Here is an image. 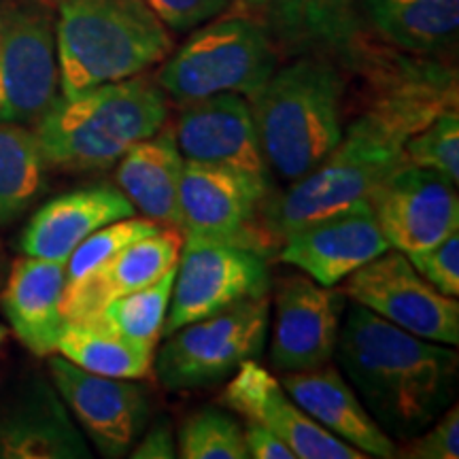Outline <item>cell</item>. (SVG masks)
Instances as JSON below:
<instances>
[{"label": "cell", "mask_w": 459, "mask_h": 459, "mask_svg": "<svg viewBox=\"0 0 459 459\" xmlns=\"http://www.w3.org/2000/svg\"><path fill=\"white\" fill-rule=\"evenodd\" d=\"M338 370L389 438L409 440L451 406L459 358L361 304L347 311L334 349Z\"/></svg>", "instance_id": "1"}, {"label": "cell", "mask_w": 459, "mask_h": 459, "mask_svg": "<svg viewBox=\"0 0 459 459\" xmlns=\"http://www.w3.org/2000/svg\"><path fill=\"white\" fill-rule=\"evenodd\" d=\"M169 115L164 90L134 77L96 85L65 99L37 119L39 147L48 166L62 170L111 169L136 143L162 128Z\"/></svg>", "instance_id": "2"}, {"label": "cell", "mask_w": 459, "mask_h": 459, "mask_svg": "<svg viewBox=\"0 0 459 459\" xmlns=\"http://www.w3.org/2000/svg\"><path fill=\"white\" fill-rule=\"evenodd\" d=\"M344 88L334 62L302 56L247 99L264 160L281 181L302 179L341 143Z\"/></svg>", "instance_id": "3"}, {"label": "cell", "mask_w": 459, "mask_h": 459, "mask_svg": "<svg viewBox=\"0 0 459 459\" xmlns=\"http://www.w3.org/2000/svg\"><path fill=\"white\" fill-rule=\"evenodd\" d=\"M172 51L170 28L143 0H57L60 96L145 73Z\"/></svg>", "instance_id": "4"}, {"label": "cell", "mask_w": 459, "mask_h": 459, "mask_svg": "<svg viewBox=\"0 0 459 459\" xmlns=\"http://www.w3.org/2000/svg\"><path fill=\"white\" fill-rule=\"evenodd\" d=\"M279 49L254 15H226L196 28L158 73L181 105L217 94L254 96L277 71Z\"/></svg>", "instance_id": "5"}, {"label": "cell", "mask_w": 459, "mask_h": 459, "mask_svg": "<svg viewBox=\"0 0 459 459\" xmlns=\"http://www.w3.org/2000/svg\"><path fill=\"white\" fill-rule=\"evenodd\" d=\"M271 328L268 296L247 298L169 334L153 358L158 381L170 392H192L226 381L247 359H257Z\"/></svg>", "instance_id": "6"}, {"label": "cell", "mask_w": 459, "mask_h": 459, "mask_svg": "<svg viewBox=\"0 0 459 459\" xmlns=\"http://www.w3.org/2000/svg\"><path fill=\"white\" fill-rule=\"evenodd\" d=\"M268 262L254 247L183 234L162 336L247 298L268 296Z\"/></svg>", "instance_id": "7"}, {"label": "cell", "mask_w": 459, "mask_h": 459, "mask_svg": "<svg viewBox=\"0 0 459 459\" xmlns=\"http://www.w3.org/2000/svg\"><path fill=\"white\" fill-rule=\"evenodd\" d=\"M60 96L56 28L34 0H0V124L37 122Z\"/></svg>", "instance_id": "8"}, {"label": "cell", "mask_w": 459, "mask_h": 459, "mask_svg": "<svg viewBox=\"0 0 459 459\" xmlns=\"http://www.w3.org/2000/svg\"><path fill=\"white\" fill-rule=\"evenodd\" d=\"M342 294L419 338L457 347L459 302L419 274L406 254L387 249L349 274Z\"/></svg>", "instance_id": "9"}, {"label": "cell", "mask_w": 459, "mask_h": 459, "mask_svg": "<svg viewBox=\"0 0 459 459\" xmlns=\"http://www.w3.org/2000/svg\"><path fill=\"white\" fill-rule=\"evenodd\" d=\"M49 375L100 455L108 459L128 455L152 415L147 389L132 378L94 375L66 358H51Z\"/></svg>", "instance_id": "10"}, {"label": "cell", "mask_w": 459, "mask_h": 459, "mask_svg": "<svg viewBox=\"0 0 459 459\" xmlns=\"http://www.w3.org/2000/svg\"><path fill=\"white\" fill-rule=\"evenodd\" d=\"M368 203L392 249H429L459 230L455 186L440 172L400 164L372 189Z\"/></svg>", "instance_id": "11"}, {"label": "cell", "mask_w": 459, "mask_h": 459, "mask_svg": "<svg viewBox=\"0 0 459 459\" xmlns=\"http://www.w3.org/2000/svg\"><path fill=\"white\" fill-rule=\"evenodd\" d=\"M271 32L277 49L325 57L359 73L368 48L355 0H240Z\"/></svg>", "instance_id": "12"}, {"label": "cell", "mask_w": 459, "mask_h": 459, "mask_svg": "<svg viewBox=\"0 0 459 459\" xmlns=\"http://www.w3.org/2000/svg\"><path fill=\"white\" fill-rule=\"evenodd\" d=\"M268 198L266 189L238 170L186 160L179 183V230L181 234L232 240L264 254L254 226Z\"/></svg>", "instance_id": "13"}, {"label": "cell", "mask_w": 459, "mask_h": 459, "mask_svg": "<svg viewBox=\"0 0 459 459\" xmlns=\"http://www.w3.org/2000/svg\"><path fill=\"white\" fill-rule=\"evenodd\" d=\"M175 139L186 160L228 166L271 194L273 172L264 160L254 115L245 96L217 94L183 105Z\"/></svg>", "instance_id": "14"}, {"label": "cell", "mask_w": 459, "mask_h": 459, "mask_svg": "<svg viewBox=\"0 0 459 459\" xmlns=\"http://www.w3.org/2000/svg\"><path fill=\"white\" fill-rule=\"evenodd\" d=\"M281 243V262L291 264L324 287H336L364 264L392 249L368 200L304 223Z\"/></svg>", "instance_id": "15"}, {"label": "cell", "mask_w": 459, "mask_h": 459, "mask_svg": "<svg viewBox=\"0 0 459 459\" xmlns=\"http://www.w3.org/2000/svg\"><path fill=\"white\" fill-rule=\"evenodd\" d=\"M220 400L249 423H257L283 440L298 459L366 457L307 415L285 392L279 378L257 364V359H247L238 366L223 387Z\"/></svg>", "instance_id": "16"}, {"label": "cell", "mask_w": 459, "mask_h": 459, "mask_svg": "<svg viewBox=\"0 0 459 459\" xmlns=\"http://www.w3.org/2000/svg\"><path fill=\"white\" fill-rule=\"evenodd\" d=\"M344 294L311 277H287L274 298L271 364L279 372H302L328 364L341 332Z\"/></svg>", "instance_id": "17"}, {"label": "cell", "mask_w": 459, "mask_h": 459, "mask_svg": "<svg viewBox=\"0 0 459 459\" xmlns=\"http://www.w3.org/2000/svg\"><path fill=\"white\" fill-rule=\"evenodd\" d=\"M3 459H90L91 449L56 385L34 377L0 406Z\"/></svg>", "instance_id": "18"}, {"label": "cell", "mask_w": 459, "mask_h": 459, "mask_svg": "<svg viewBox=\"0 0 459 459\" xmlns=\"http://www.w3.org/2000/svg\"><path fill=\"white\" fill-rule=\"evenodd\" d=\"M183 234L179 228L158 230L119 251L99 271L66 285L62 294V315L66 321L90 319L115 298L156 283L179 262Z\"/></svg>", "instance_id": "19"}, {"label": "cell", "mask_w": 459, "mask_h": 459, "mask_svg": "<svg viewBox=\"0 0 459 459\" xmlns=\"http://www.w3.org/2000/svg\"><path fill=\"white\" fill-rule=\"evenodd\" d=\"M281 385L307 415L342 443L351 445L366 457H395V440L370 417L338 366H330L328 361L313 370L285 372Z\"/></svg>", "instance_id": "20"}, {"label": "cell", "mask_w": 459, "mask_h": 459, "mask_svg": "<svg viewBox=\"0 0 459 459\" xmlns=\"http://www.w3.org/2000/svg\"><path fill=\"white\" fill-rule=\"evenodd\" d=\"M122 189L90 186L62 194L43 204L20 238L24 255L65 262L90 234L107 223L134 215Z\"/></svg>", "instance_id": "21"}, {"label": "cell", "mask_w": 459, "mask_h": 459, "mask_svg": "<svg viewBox=\"0 0 459 459\" xmlns=\"http://www.w3.org/2000/svg\"><path fill=\"white\" fill-rule=\"evenodd\" d=\"M65 285V262L24 255L11 266L0 304L13 334L34 355L57 351V338L66 324L62 315Z\"/></svg>", "instance_id": "22"}, {"label": "cell", "mask_w": 459, "mask_h": 459, "mask_svg": "<svg viewBox=\"0 0 459 459\" xmlns=\"http://www.w3.org/2000/svg\"><path fill=\"white\" fill-rule=\"evenodd\" d=\"M117 186L136 211L160 226L179 228V183L186 158L175 132H156L117 162Z\"/></svg>", "instance_id": "23"}, {"label": "cell", "mask_w": 459, "mask_h": 459, "mask_svg": "<svg viewBox=\"0 0 459 459\" xmlns=\"http://www.w3.org/2000/svg\"><path fill=\"white\" fill-rule=\"evenodd\" d=\"M361 24L415 56H436L457 41L459 0H355Z\"/></svg>", "instance_id": "24"}, {"label": "cell", "mask_w": 459, "mask_h": 459, "mask_svg": "<svg viewBox=\"0 0 459 459\" xmlns=\"http://www.w3.org/2000/svg\"><path fill=\"white\" fill-rule=\"evenodd\" d=\"M57 351L79 368L113 378L152 377L156 353L115 334L96 319L66 321L57 338Z\"/></svg>", "instance_id": "25"}, {"label": "cell", "mask_w": 459, "mask_h": 459, "mask_svg": "<svg viewBox=\"0 0 459 459\" xmlns=\"http://www.w3.org/2000/svg\"><path fill=\"white\" fill-rule=\"evenodd\" d=\"M45 162L34 130L0 124V226L17 220L43 194Z\"/></svg>", "instance_id": "26"}, {"label": "cell", "mask_w": 459, "mask_h": 459, "mask_svg": "<svg viewBox=\"0 0 459 459\" xmlns=\"http://www.w3.org/2000/svg\"><path fill=\"white\" fill-rule=\"evenodd\" d=\"M175 274L177 266L162 274L156 283L132 291L128 296L115 298L90 319L100 321L102 325H107L115 334L124 336L126 341L156 353L160 338H162L166 313L170 307Z\"/></svg>", "instance_id": "27"}, {"label": "cell", "mask_w": 459, "mask_h": 459, "mask_svg": "<svg viewBox=\"0 0 459 459\" xmlns=\"http://www.w3.org/2000/svg\"><path fill=\"white\" fill-rule=\"evenodd\" d=\"M177 455L183 459H249L243 428L220 409L192 412L177 436Z\"/></svg>", "instance_id": "28"}, {"label": "cell", "mask_w": 459, "mask_h": 459, "mask_svg": "<svg viewBox=\"0 0 459 459\" xmlns=\"http://www.w3.org/2000/svg\"><path fill=\"white\" fill-rule=\"evenodd\" d=\"M162 230L158 221L149 220V217H124V220L111 221L94 234H90L77 249L68 255L66 260V285L77 283L99 271L102 264H107L111 257H115L119 251L134 243L143 237ZM65 285V287H66Z\"/></svg>", "instance_id": "29"}, {"label": "cell", "mask_w": 459, "mask_h": 459, "mask_svg": "<svg viewBox=\"0 0 459 459\" xmlns=\"http://www.w3.org/2000/svg\"><path fill=\"white\" fill-rule=\"evenodd\" d=\"M404 162L440 172L453 186L459 183V113L446 108L404 145Z\"/></svg>", "instance_id": "30"}, {"label": "cell", "mask_w": 459, "mask_h": 459, "mask_svg": "<svg viewBox=\"0 0 459 459\" xmlns=\"http://www.w3.org/2000/svg\"><path fill=\"white\" fill-rule=\"evenodd\" d=\"M412 268L445 296H459V230L429 249L406 254Z\"/></svg>", "instance_id": "31"}, {"label": "cell", "mask_w": 459, "mask_h": 459, "mask_svg": "<svg viewBox=\"0 0 459 459\" xmlns=\"http://www.w3.org/2000/svg\"><path fill=\"white\" fill-rule=\"evenodd\" d=\"M429 428V426H428ZM398 446L395 457L406 459H457L459 457V411L457 404L449 406L443 417L436 419V426L426 434L419 432Z\"/></svg>", "instance_id": "32"}, {"label": "cell", "mask_w": 459, "mask_h": 459, "mask_svg": "<svg viewBox=\"0 0 459 459\" xmlns=\"http://www.w3.org/2000/svg\"><path fill=\"white\" fill-rule=\"evenodd\" d=\"M170 30L187 32L237 7L240 0H143Z\"/></svg>", "instance_id": "33"}, {"label": "cell", "mask_w": 459, "mask_h": 459, "mask_svg": "<svg viewBox=\"0 0 459 459\" xmlns=\"http://www.w3.org/2000/svg\"><path fill=\"white\" fill-rule=\"evenodd\" d=\"M130 459H172L177 457V438L170 421L160 417L152 428L139 436L128 453Z\"/></svg>", "instance_id": "34"}, {"label": "cell", "mask_w": 459, "mask_h": 459, "mask_svg": "<svg viewBox=\"0 0 459 459\" xmlns=\"http://www.w3.org/2000/svg\"><path fill=\"white\" fill-rule=\"evenodd\" d=\"M243 438L247 446V457L249 459H296L294 451L283 440L277 438V436L264 429L262 426H257V423L247 421Z\"/></svg>", "instance_id": "35"}, {"label": "cell", "mask_w": 459, "mask_h": 459, "mask_svg": "<svg viewBox=\"0 0 459 459\" xmlns=\"http://www.w3.org/2000/svg\"><path fill=\"white\" fill-rule=\"evenodd\" d=\"M7 334H9V330L4 328V325H0V344L7 341Z\"/></svg>", "instance_id": "36"}]
</instances>
